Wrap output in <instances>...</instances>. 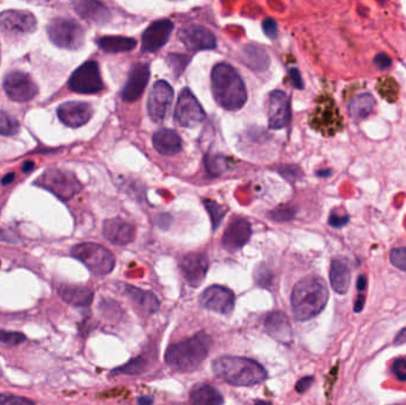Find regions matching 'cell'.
I'll return each mask as SVG.
<instances>
[{
  "label": "cell",
  "instance_id": "e0dca14e",
  "mask_svg": "<svg viewBox=\"0 0 406 405\" xmlns=\"http://www.w3.org/2000/svg\"><path fill=\"white\" fill-rule=\"evenodd\" d=\"M174 30L172 20H160L151 24L145 30L141 37V50L144 53H155L163 48L168 42L169 37Z\"/></svg>",
  "mask_w": 406,
  "mask_h": 405
},
{
  "label": "cell",
  "instance_id": "681fc988",
  "mask_svg": "<svg viewBox=\"0 0 406 405\" xmlns=\"http://www.w3.org/2000/svg\"><path fill=\"white\" fill-rule=\"evenodd\" d=\"M374 62L375 64L380 67L382 69H387V68H390L391 64H392V60H391L390 56H387V55L380 54L375 57Z\"/></svg>",
  "mask_w": 406,
  "mask_h": 405
},
{
  "label": "cell",
  "instance_id": "2e32d148",
  "mask_svg": "<svg viewBox=\"0 0 406 405\" xmlns=\"http://www.w3.org/2000/svg\"><path fill=\"white\" fill-rule=\"evenodd\" d=\"M180 268L188 284L192 285L194 288H199L207 276L209 263H208L206 254L194 252V254H186L181 259Z\"/></svg>",
  "mask_w": 406,
  "mask_h": 405
},
{
  "label": "cell",
  "instance_id": "9a60e30c",
  "mask_svg": "<svg viewBox=\"0 0 406 405\" xmlns=\"http://www.w3.org/2000/svg\"><path fill=\"white\" fill-rule=\"evenodd\" d=\"M37 27V20L31 12L8 10L0 13V32L6 34H30Z\"/></svg>",
  "mask_w": 406,
  "mask_h": 405
},
{
  "label": "cell",
  "instance_id": "8d00e7d4",
  "mask_svg": "<svg viewBox=\"0 0 406 405\" xmlns=\"http://www.w3.org/2000/svg\"><path fill=\"white\" fill-rule=\"evenodd\" d=\"M230 165V160H227L226 157L216 156L206 157V167H207L208 172L213 174V175H218L220 172H223Z\"/></svg>",
  "mask_w": 406,
  "mask_h": 405
},
{
  "label": "cell",
  "instance_id": "f1b7e54d",
  "mask_svg": "<svg viewBox=\"0 0 406 405\" xmlns=\"http://www.w3.org/2000/svg\"><path fill=\"white\" fill-rule=\"evenodd\" d=\"M192 405H223V394L208 384H201L194 387L189 394Z\"/></svg>",
  "mask_w": 406,
  "mask_h": 405
},
{
  "label": "cell",
  "instance_id": "94428289",
  "mask_svg": "<svg viewBox=\"0 0 406 405\" xmlns=\"http://www.w3.org/2000/svg\"><path fill=\"white\" fill-rule=\"evenodd\" d=\"M255 405H272L266 401H255Z\"/></svg>",
  "mask_w": 406,
  "mask_h": 405
},
{
  "label": "cell",
  "instance_id": "44dd1931",
  "mask_svg": "<svg viewBox=\"0 0 406 405\" xmlns=\"http://www.w3.org/2000/svg\"><path fill=\"white\" fill-rule=\"evenodd\" d=\"M290 121V100L281 90H274L269 97V128L284 129Z\"/></svg>",
  "mask_w": 406,
  "mask_h": 405
},
{
  "label": "cell",
  "instance_id": "ba28073f",
  "mask_svg": "<svg viewBox=\"0 0 406 405\" xmlns=\"http://www.w3.org/2000/svg\"><path fill=\"white\" fill-rule=\"evenodd\" d=\"M48 36L56 47L78 50L85 43V30L75 20L59 17L48 25Z\"/></svg>",
  "mask_w": 406,
  "mask_h": 405
},
{
  "label": "cell",
  "instance_id": "db71d44e",
  "mask_svg": "<svg viewBox=\"0 0 406 405\" xmlns=\"http://www.w3.org/2000/svg\"><path fill=\"white\" fill-rule=\"evenodd\" d=\"M356 288H358L359 291H365L366 290V288H368V278H366V276H363V275L359 276L358 283H356Z\"/></svg>",
  "mask_w": 406,
  "mask_h": 405
},
{
  "label": "cell",
  "instance_id": "6f0895ef",
  "mask_svg": "<svg viewBox=\"0 0 406 405\" xmlns=\"http://www.w3.org/2000/svg\"><path fill=\"white\" fill-rule=\"evenodd\" d=\"M34 167H35V163L31 162V160H28V162H25V163L23 164L22 170H23V172H30L34 170Z\"/></svg>",
  "mask_w": 406,
  "mask_h": 405
},
{
  "label": "cell",
  "instance_id": "836d02e7",
  "mask_svg": "<svg viewBox=\"0 0 406 405\" xmlns=\"http://www.w3.org/2000/svg\"><path fill=\"white\" fill-rule=\"evenodd\" d=\"M203 205L207 208V212L211 215V225H213V230L216 231L219 228L220 224L223 222L225 215H226L227 210L225 207L221 206L218 202H215L213 200L206 199L203 201Z\"/></svg>",
  "mask_w": 406,
  "mask_h": 405
},
{
  "label": "cell",
  "instance_id": "d590c367",
  "mask_svg": "<svg viewBox=\"0 0 406 405\" xmlns=\"http://www.w3.org/2000/svg\"><path fill=\"white\" fill-rule=\"evenodd\" d=\"M146 367V360L143 357L130 360L127 364L113 371V373L127 374V376H138L143 373Z\"/></svg>",
  "mask_w": 406,
  "mask_h": 405
},
{
  "label": "cell",
  "instance_id": "7bdbcfd3",
  "mask_svg": "<svg viewBox=\"0 0 406 405\" xmlns=\"http://www.w3.org/2000/svg\"><path fill=\"white\" fill-rule=\"evenodd\" d=\"M278 172L289 181H295L302 177V170L297 165H281L278 167Z\"/></svg>",
  "mask_w": 406,
  "mask_h": 405
},
{
  "label": "cell",
  "instance_id": "f6af8a7d",
  "mask_svg": "<svg viewBox=\"0 0 406 405\" xmlns=\"http://www.w3.org/2000/svg\"><path fill=\"white\" fill-rule=\"evenodd\" d=\"M349 221V217L347 214H341L337 211H334L329 215V225L336 228H341L344 225H347Z\"/></svg>",
  "mask_w": 406,
  "mask_h": 405
},
{
  "label": "cell",
  "instance_id": "816d5d0a",
  "mask_svg": "<svg viewBox=\"0 0 406 405\" xmlns=\"http://www.w3.org/2000/svg\"><path fill=\"white\" fill-rule=\"evenodd\" d=\"M0 240L1 242H12V244H16L18 240H17L15 235H12L8 231H1L0 230Z\"/></svg>",
  "mask_w": 406,
  "mask_h": 405
},
{
  "label": "cell",
  "instance_id": "484cf974",
  "mask_svg": "<svg viewBox=\"0 0 406 405\" xmlns=\"http://www.w3.org/2000/svg\"><path fill=\"white\" fill-rule=\"evenodd\" d=\"M124 294L132 301V303L137 307L139 310L145 314H155L158 312L160 307V302L158 297L153 292L148 290H141L133 285H125Z\"/></svg>",
  "mask_w": 406,
  "mask_h": 405
},
{
  "label": "cell",
  "instance_id": "603a6c76",
  "mask_svg": "<svg viewBox=\"0 0 406 405\" xmlns=\"http://www.w3.org/2000/svg\"><path fill=\"white\" fill-rule=\"evenodd\" d=\"M73 8L78 16L90 22V23L102 25L106 24L111 18L110 10L106 8L105 5L99 1H92V0H78L73 1Z\"/></svg>",
  "mask_w": 406,
  "mask_h": 405
},
{
  "label": "cell",
  "instance_id": "83f0119b",
  "mask_svg": "<svg viewBox=\"0 0 406 405\" xmlns=\"http://www.w3.org/2000/svg\"><path fill=\"white\" fill-rule=\"evenodd\" d=\"M153 148L160 152V155L172 156L182 150L181 137L176 131L170 129H162L157 131L153 137Z\"/></svg>",
  "mask_w": 406,
  "mask_h": 405
},
{
  "label": "cell",
  "instance_id": "d6a6232c",
  "mask_svg": "<svg viewBox=\"0 0 406 405\" xmlns=\"http://www.w3.org/2000/svg\"><path fill=\"white\" fill-rule=\"evenodd\" d=\"M375 90L385 102H390V104L398 102L400 87H399L398 82L396 81L392 76H388V75L380 76L375 82Z\"/></svg>",
  "mask_w": 406,
  "mask_h": 405
},
{
  "label": "cell",
  "instance_id": "6125c7cd",
  "mask_svg": "<svg viewBox=\"0 0 406 405\" xmlns=\"http://www.w3.org/2000/svg\"><path fill=\"white\" fill-rule=\"evenodd\" d=\"M1 374H3V371H1V367H0V377H1Z\"/></svg>",
  "mask_w": 406,
  "mask_h": 405
},
{
  "label": "cell",
  "instance_id": "ac0fdd59",
  "mask_svg": "<svg viewBox=\"0 0 406 405\" xmlns=\"http://www.w3.org/2000/svg\"><path fill=\"white\" fill-rule=\"evenodd\" d=\"M59 121L68 128H81L93 116V109L88 102H68L61 104L57 109Z\"/></svg>",
  "mask_w": 406,
  "mask_h": 405
},
{
  "label": "cell",
  "instance_id": "8fae6325",
  "mask_svg": "<svg viewBox=\"0 0 406 405\" xmlns=\"http://www.w3.org/2000/svg\"><path fill=\"white\" fill-rule=\"evenodd\" d=\"M204 119V111L190 90L181 92L175 109V121L183 128H194Z\"/></svg>",
  "mask_w": 406,
  "mask_h": 405
},
{
  "label": "cell",
  "instance_id": "4316f807",
  "mask_svg": "<svg viewBox=\"0 0 406 405\" xmlns=\"http://www.w3.org/2000/svg\"><path fill=\"white\" fill-rule=\"evenodd\" d=\"M330 284L334 291L344 295L351 287V273L347 261L336 258L332 259L329 271Z\"/></svg>",
  "mask_w": 406,
  "mask_h": 405
},
{
  "label": "cell",
  "instance_id": "bcb514c9",
  "mask_svg": "<svg viewBox=\"0 0 406 405\" xmlns=\"http://www.w3.org/2000/svg\"><path fill=\"white\" fill-rule=\"evenodd\" d=\"M262 30L265 32V35L271 39H277L278 36V24L276 20L272 18H267V20L262 22Z\"/></svg>",
  "mask_w": 406,
  "mask_h": 405
},
{
  "label": "cell",
  "instance_id": "5b68a950",
  "mask_svg": "<svg viewBox=\"0 0 406 405\" xmlns=\"http://www.w3.org/2000/svg\"><path fill=\"white\" fill-rule=\"evenodd\" d=\"M310 126L324 137L335 136L344 128V119L334 97L327 94L317 99V105L309 117Z\"/></svg>",
  "mask_w": 406,
  "mask_h": 405
},
{
  "label": "cell",
  "instance_id": "f35d334b",
  "mask_svg": "<svg viewBox=\"0 0 406 405\" xmlns=\"http://www.w3.org/2000/svg\"><path fill=\"white\" fill-rule=\"evenodd\" d=\"M27 341V336L20 331H0V343L10 346H17Z\"/></svg>",
  "mask_w": 406,
  "mask_h": 405
},
{
  "label": "cell",
  "instance_id": "7c38bea8",
  "mask_svg": "<svg viewBox=\"0 0 406 405\" xmlns=\"http://www.w3.org/2000/svg\"><path fill=\"white\" fill-rule=\"evenodd\" d=\"M200 303L211 312L230 315L234 309V292L221 285H213L200 295Z\"/></svg>",
  "mask_w": 406,
  "mask_h": 405
},
{
  "label": "cell",
  "instance_id": "30bf717a",
  "mask_svg": "<svg viewBox=\"0 0 406 405\" xmlns=\"http://www.w3.org/2000/svg\"><path fill=\"white\" fill-rule=\"evenodd\" d=\"M5 93L12 102H28L38 93V87L30 75L23 71L8 73L4 78Z\"/></svg>",
  "mask_w": 406,
  "mask_h": 405
},
{
  "label": "cell",
  "instance_id": "f907efd6",
  "mask_svg": "<svg viewBox=\"0 0 406 405\" xmlns=\"http://www.w3.org/2000/svg\"><path fill=\"white\" fill-rule=\"evenodd\" d=\"M290 76H291V80L293 82V86L298 88V90H302L303 88V80L301 78V73L298 71L296 68H291L289 71Z\"/></svg>",
  "mask_w": 406,
  "mask_h": 405
},
{
  "label": "cell",
  "instance_id": "f5cc1de1",
  "mask_svg": "<svg viewBox=\"0 0 406 405\" xmlns=\"http://www.w3.org/2000/svg\"><path fill=\"white\" fill-rule=\"evenodd\" d=\"M406 343V327L402 328V331H399L397 336L395 338V343L396 346H399V345H402V343Z\"/></svg>",
  "mask_w": 406,
  "mask_h": 405
},
{
  "label": "cell",
  "instance_id": "5bb4252c",
  "mask_svg": "<svg viewBox=\"0 0 406 405\" xmlns=\"http://www.w3.org/2000/svg\"><path fill=\"white\" fill-rule=\"evenodd\" d=\"M181 41L189 50H211L216 48L214 34L206 27L199 24H189L178 32Z\"/></svg>",
  "mask_w": 406,
  "mask_h": 405
},
{
  "label": "cell",
  "instance_id": "680465c9",
  "mask_svg": "<svg viewBox=\"0 0 406 405\" xmlns=\"http://www.w3.org/2000/svg\"><path fill=\"white\" fill-rule=\"evenodd\" d=\"M15 176L16 175L13 172H10L8 175H5L3 179H1V184L6 186V184H11L12 181L15 179Z\"/></svg>",
  "mask_w": 406,
  "mask_h": 405
},
{
  "label": "cell",
  "instance_id": "9f6ffc18",
  "mask_svg": "<svg viewBox=\"0 0 406 405\" xmlns=\"http://www.w3.org/2000/svg\"><path fill=\"white\" fill-rule=\"evenodd\" d=\"M363 304H365V297L363 296L358 297V298H356V307H354V309H356V313H360L361 312V310H363Z\"/></svg>",
  "mask_w": 406,
  "mask_h": 405
},
{
  "label": "cell",
  "instance_id": "ab89813d",
  "mask_svg": "<svg viewBox=\"0 0 406 405\" xmlns=\"http://www.w3.org/2000/svg\"><path fill=\"white\" fill-rule=\"evenodd\" d=\"M0 405H36L35 401L22 396L11 394H0Z\"/></svg>",
  "mask_w": 406,
  "mask_h": 405
},
{
  "label": "cell",
  "instance_id": "b9f144b4",
  "mask_svg": "<svg viewBox=\"0 0 406 405\" xmlns=\"http://www.w3.org/2000/svg\"><path fill=\"white\" fill-rule=\"evenodd\" d=\"M391 263L396 268L406 271V247L392 249L390 254Z\"/></svg>",
  "mask_w": 406,
  "mask_h": 405
},
{
  "label": "cell",
  "instance_id": "d6986e66",
  "mask_svg": "<svg viewBox=\"0 0 406 405\" xmlns=\"http://www.w3.org/2000/svg\"><path fill=\"white\" fill-rule=\"evenodd\" d=\"M150 78V68L146 63H137L130 71L129 78L121 92V97L126 102L138 100L144 93Z\"/></svg>",
  "mask_w": 406,
  "mask_h": 405
},
{
  "label": "cell",
  "instance_id": "6da1fadb",
  "mask_svg": "<svg viewBox=\"0 0 406 405\" xmlns=\"http://www.w3.org/2000/svg\"><path fill=\"white\" fill-rule=\"evenodd\" d=\"M211 345V335L199 331L188 339L170 345L165 352V362L177 372H192L206 360Z\"/></svg>",
  "mask_w": 406,
  "mask_h": 405
},
{
  "label": "cell",
  "instance_id": "1f68e13d",
  "mask_svg": "<svg viewBox=\"0 0 406 405\" xmlns=\"http://www.w3.org/2000/svg\"><path fill=\"white\" fill-rule=\"evenodd\" d=\"M99 48L105 53L110 54H118V53H126L131 51L136 48L137 42L129 37H121V36H105L97 41Z\"/></svg>",
  "mask_w": 406,
  "mask_h": 405
},
{
  "label": "cell",
  "instance_id": "7a4b0ae2",
  "mask_svg": "<svg viewBox=\"0 0 406 405\" xmlns=\"http://www.w3.org/2000/svg\"><path fill=\"white\" fill-rule=\"evenodd\" d=\"M328 298V288L321 277H305L295 285L291 294L295 319L298 321L313 319L323 310Z\"/></svg>",
  "mask_w": 406,
  "mask_h": 405
},
{
  "label": "cell",
  "instance_id": "7402d4cb",
  "mask_svg": "<svg viewBox=\"0 0 406 405\" xmlns=\"http://www.w3.org/2000/svg\"><path fill=\"white\" fill-rule=\"evenodd\" d=\"M102 233L113 245L124 246L132 242L136 237V228L132 224L120 218L108 219L104 222Z\"/></svg>",
  "mask_w": 406,
  "mask_h": 405
},
{
  "label": "cell",
  "instance_id": "74e56055",
  "mask_svg": "<svg viewBox=\"0 0 406 405\" xmlns=\"http://www.w3.org/2000/svg\"><path fill=\"white\" fill-rule=\"evenodd\" d=\"M254 278H255L257 284L262 288L269 289L274 282V275L269 268H266L265 265H259L254 273Z\"/></svg>",
  "mask_w": 406,
  "mask_h": 405
},
{
  "label": "cell",
  "instance_id": "60d3db41",
  "mask_svg": "<svg viewBox=\"0 0 406 405\" xmlns=\"http://www.w3.org/2000/svg\"><path fill=\"white\" fill-rule=\"evenodd\" d=\"M188 62H189L188 56H184V55H169V66L172 67L177 76L186 69Z\"/></svg>",
  "mask_w": 406,
  "mask_h": 405
},
{
  "label": "cell",
  "instance_id": "52a82bcc",
  "mask_svg": "<svg viewBox=\"0 0 406 405\" xmlns=\"http://www.w3.org/2000/svg\"><path fill=\"white\" fill-rule=\"evenodd\" d=\"M35 184L50 191L62 201L73 199L83 189V184H80L73 172H64L55 167L46 170L36 179Z\"/></svg>",
  "mask_w": 406,
  "mask_h": 405
},
{
  "label": "cell",
  "instance_id": "91938a15",
  "mask_svg": "<svg viewBox=\"0 0 406 405\" xmlns=\"http://www.w3.org/2000/svg\"><path fill=\"white\" fill-rule=\"evenodd\" d=\"M317 175L318 176H328L330 175V172L329 170H322V172H317Z\"/></svg>",
  "mask_w": 406,
  "mask_h": 405
},
{
  "label": "cell",
  "instance_id": "9c48e42d",
  "mask_svg": "<svg viewBox=\"0 0 406 405\" xmlns=\"http://www.w3.org/2000/svg\"><path fill=\"white\" fill-rule=\"evenodd\" d=\"M69 88L75 93L95 94L104 90V82L98 63L88 61L78 67L68 81Z\"/></svg>",
  "mask_w": 406,
  "mask_h": 405
},
{
  "label": "cell",
  "instance_id": "c3c4849f",
  "mask_svg": "<svg viewBox=\"0 0 406 405\" xmlns=\"http://www.w3.org/2000/svg\"><path fill=\"white\" fill-rule=\"evenodd\" d=\"M314 383V377L313 376H307V377H303V378L300 379L296 384V391L298 394H304L307 392L309 389H310V386Z\"/></svg>",
  "mask_w": 406,
  "mask_h": 405
},
{
  "label": "cell",
  "instance_id": "4dcf8cb0",
  "mask_svg": "<svg viewBox=\"0 0 406 405\" xmlns=\"http://www.w3.org/2000/svg\"><path fill=\"white\" fill-rule=\"evenodd\" d=\"M375 109V99L371 93L361 94L348 106V114L354 121H361L372 114Z\"/></svg>",
  "mask_w": 406,
  "mask_h": 405
},
{
  "label": "cell",
  "instance_id": "11a10c76",
  "mask_svg": "<svg viewBox=\"0 0 406 405\" xmlns=\"http://www.w3.org/2000/svg\"><path fill=\"white\" fill-rule=\"evenodd\" d=\"M153 401L155 399L151 396H141V397H138V404L139 405H153Z\"/></svg>",
  "mask_w": 406,
  "mask_h": 405
},
{
  "label": "cell",
  "instance_id": "f546056e",
  "mask_svg": "<svg viewBox=\"0 0 406 405\" xmlns=\"http://www.w3.org/2000/svg\"><path fill=\"white\" fill-rule=\"evenodd\" d=\"M242 61L254 71H266L270 64L265 49L255 44H247L242 49Z\"/></svg>",
  "mask_w": 406,
  "mask_h": 405
},
{
  "label": "cell",
  "instance_id": "277c9868",
  "mask_svg": "<svg viewBox=\"0 0 406 405\" xmlns=\"http://www.w3.org/2000/svg\"><path fill=\"white\" fill-rule=\"evenodd\" d=\"M211 369L218 378L235 386H253L265 382L267 372L252 359L225 355L215 359Z\"/></svg>",
  "mask_w": 406,
  "mask_h": 405
},
{
  "label": "cell",
  "instance_id": "cb8c5ba5",
  "mask_svg": "<svg viewBox=\"0 0 406 405\" xmlns=\"http://www.w3.org/2000/svg\"><path fill=\"white\" fill-rule=\"evenodd\" d=\"M264 327L267 334L281 343H289L293 338V329L289 319L281 312L270 313L264 321Z\"/></svg>",
  "mask_w": 406,
  "mask_h": 405
},
{
  "label": "cell",
  "instance_id": "3957f363",
  "mask_svg": "<svg viewBox=\"0 0 406 405\" xmlns=\"http://www.w3.org/2000/svg\"><path fill=\"white\" fill-rule=\"evenodd\" d=\"M211 92L215 102L228 111H238L247 102L245 83L233 67L219 63L211 71Z\"/></svg>",
  "mask_w": 406,
  "mask_h": 405
},
{
  "label": "cell",
  "instance_id": "e575fe53",
  "mask_svg": "<svg viewBox=\"0 0 406 405\" xmlns=\"http://www.w3.org/2000/svg\"><path fill=\"white\" fill-rule=\"evenodd\" d=\"M20 121L0 109V135L3 136H15L20 132Z\"/></svg>",
  "mask_w": 406,
  "mask_h": 405
},
{
  "label": "cell",
  "instance_id": "4fadbf2b",
  "mask_svg": "<svg viewBox=\"0 0 406 405\" xmlns=\"http://www.w3.org/2000/svg\"><path fill=\"white\" fill-rule=\"evenodd\" d=\"M174 99V90L168 82L157 81L148 97V116L156 123H162L168 114Z\"/></svg>",
  "mask_w": 406,
  "mask_h": 405
},
{
  "label": "cell",
  "instance_id": "8992f818",
  "mask_svg": "<svg viewBox=\"0 0 406 405\" xmlns=\"http://www.w3.org/2000/svg\"><path fill=\"white\" fill-rule=\"evenodd\" d=\"M71 257L86 265L87 269L97 276H106L115 266V258L110 249L94 242H83L75 245L71 251Z\"/></svg>",
  "mask_w": 406,
  "mask_h": 405
},
{
  "label": "cell",
  "instance_id": "d4e9b609",
  "mask_svg": "<svg viewBox=\"0 0 406 405\" xmlns=\"http://www.w3.org/2000/svg\"><path fill=\"white\" fill-rule=\"evenodd\" d=\"M57 294L66 303L78 308L90 307L94 298L93 290L83 285H59Z\"/></svg>",
  "mask_w": 406,
  "mask_h": 405
},
{
  "label": "cell",
  "instance_id": "7dc6e473",
  "mask_svg": "<svg viewBox=\"0 0 406 405\" xmlns=\"http://www.w3.org/2000/svg\"><path fill=\"white\" fill-rule=\"evenodd\" d=\"M392 371H393V373H395L396 377H397L399 380L406 382V359H397V360L393 362Z\"/></svg>",
  "mask_w": 406,
  "mask_h": 405
},
{
  "label": "cell",
  "instance_id": "ffe728a7",
  "mask_svg": "<svg viewBox=\"0 0 406 405\" xmlns=\"http://www.w3.org/2000/svg\"><path fill=\"white\" fill-rule=\"evenodd\" d=\"M252 230L246 219H232L223 237V246L230 252H235L246 245L251 238Z\"/></svg>",
  "mask_w": 406,
  "mask_h": 405
},
{
  "label": "cell",
  "instance_id": "ee69618b",
  "mask_svg": "<svg viewBox=\"0 0 406 405\" xmlns=\"http://www.w3.org/2000/svg\"><path fill=\"white\" fill-rule=\"evenodd\" d=\"M270 217L276 221H288L295 217V211L290 207H279L270 213Z\"/></svg>",
  "mask_w": 406,
  "mask_h": 405
}]
</instances>
